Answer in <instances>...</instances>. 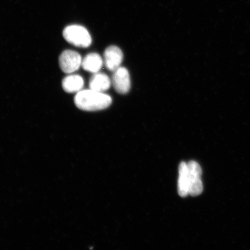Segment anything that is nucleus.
<instances>
[{
	"label": "nucleus",
	"instance_id": "nucleus-5",
	"mask_svg": "<svg viewBox=\"0 0 250 250\" xmlns=\"http://www.w3.org/2000/svg\"><path fill=\"white\" fill-rule=\"evenodd\" d=\"M112 83L116 91L121 94L127 93L130 89V79L129 71L125 67H119L114 71Z\"/></svg>",
	"mask_w": 250,
	"mask_h": 250
},
{
	"label": "nucleus",
	"instance_id": "nucleus-4",
	"mask_svg": "<svg viewBox=\"0 0 250 250\" xmlns=\"http://www.w3.org/2000/svg\"><path fill=\"white\" fill-rule=\"evenodd\" d=\"M82 58L78 52L66 50L59 58V65L64 73L71 74L79 69L82 64Z\"/></svg>",
	"mask_w": 250,
	"mask_h": 250
},
{
	"label": "nucleus",
	"instance_id": "nucleus-8",
	"mask_svg": "<svg viewBox=\"0 0 250 250\" xmlns=\"http://www.w3.org/2000/svg\"><path fill=\"white\" fill-rule=\"evenodd\" d=\"M111 83V80L107 75L98 72L90 78L89 87L95 91L103 93L110 87Z\"/></svg>",
	"mask_w": 250,
	"mask_h": 250
},
{
	"label": "nucleus",
	"instance_id": "nucleus-10",
	"mask_svg": "<svg viewBox=\"0 0 250 250\" xmlns=\"http://www.w3.org/2000/svg\"><path fill=\"white\" fill-rule=\"evenodd\" d=\"M103 64L101 56L96 53H91L84 58L81 66L85 71L95 74L101 70Z\"/></svg>",
	"mask_w": 250,
	"mask_h": 250
},
{
	"label": "nucleus",
	"instance_id": "nucleus-1",
	"mask_svg": "<svg viewBox=\"0 0 250 250\" xmlns=\"http://www.w3.org/2000/svg\"><path fill=\"white\" fill-rule=\"evenodd\" d=\"M75 104L81 110L95 111L107 108L112 103L110 96L92 89L81 90L74 98Z\"/></svg>",
	"mask_w": 250,
	"mask_h": 250
},
{
	"label": "nucleus",
	"instance_id": "nucleus-9",
	"mask_svg": "<svg viewBox=\"0 0 250 250\" xmlns=\"http://www.w3.org/2000/svg\"><path fill=\"white\" fill-rule=\"evenodd\" d=\"M178 192L181 197L189 195L188 170L186 162H181L179 166Z\"/></svg>",
	"mask_w": 250,
	"mask_h": 250
},
{
	"label": "nucleus",
	"instance_id": "nucleus-2",
	"mask_svg": "<svg viewBox=\"0 0 250 250\" xmlns=\"http://www.w3.org/2000/svg\"><path fill=\"white\" fill-rule=\"evenodd\" d=\"M62 35L68 43L81 48H87L92 43L89 31L80 25H71L65 27Z\"/></svg>",
	"mask_w": 250,
	"mask_h": 250
},
{
	"label": "nucleus",
	"instance_id": "nucleus-6",
	"mask_svg": "<svg viewBox=\"0 0 250 250\" xmlns=\"http://www.w3.org/2000/svg\"><path fill=\"white\" fill-rule=\"evenodd\" d=\"M104 57L106 67L114 71L120 67L123 61V53L118 46H110L105 49Z\"/></svg>",
	"mask_w": 250,
	"mask_h": 250
},
{
	"label": "nucleus",
	"instance_id": "nucleus-3",
	"mask_svg": "<svg viewBox=\"0 0 250 250\" xmlns=\"http://www.w3.org/2000/svg\"><path fill=\"white\" fill-rule=\"evenodd\" d=\"M187 165L188 170L189 195L192 196L201 195L203 190L201 166L195 161L188 162Z\"/></svg>",
	"mask_w": 250,
	"mask_h": 250
},
{
	"label": "nucleus",
	"instance_id": "nucleus-7",
	"mask_svg": "<svg viewBox=\"0 0 250 250\" xmlns=\"http://www.w3.org/2000/svg\"><path fill=\"white\" fill-rule=\"evenodd\" d=\"M83 78L79 75H69L62 81V89L67 93H78L83 90Z\"/></svg>",
	"mask_w": 250,
	"mask_h": 250
}]
</instances>
